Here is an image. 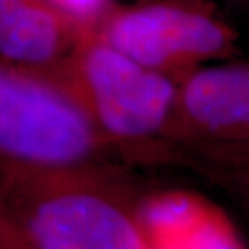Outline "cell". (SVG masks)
Returning a JSON list of instances; mask_svg holds the SVG:
<instances>
[{"label":"cell","mask_w":249,"mask_h":249,"mask_svg":"<svg viewBox=\"0 0 249 249\" xmlns=\"http://www.w3.org/2000/svg\"><path fill=\"white\" fill-rule=\"evenodd\" d=\"M5 213L33 249H154L133 186L106 162H10Z\"/></svg>","instance_id":"1"},{"label":"cell","mask_w":249,"mask_h":249,"mask_svg":"<svg viewBox=\"0 0 249 249\" xmlns=\"http://www.w3.org/2000/svg\"><path fill=\"white\" fill-rule=\"evenodd\" d=\"M31 71L67 92L115 154L144 160L170 156L167 134L177 101V78L133 62L94 29L60 62Z\"/></svg>","instance_id":"2"},{"label":"cell","mask_w":249,"mask_h":249,"mask_svg":"<svg viewBox=\"0 0 249 249\" xmlns=\"http://www.w3.org/2000/svg\"><path fill=\"white\" fill-rule=\"evenodd\" d=\"M115 154L83 108L47 78L0 63V157L29 167L106 162Z\"/></svg>","instance_id":"3"},{"label":"cell","mask_w":249,"mask_h":249,"mask_svg":"<svg viewBox=\"0 0 249 249\" xmlns=\"http://www.w3.org/2000/svg\"><path fill=\"white\" fill-rule=\"evenodd\" d=\"M94 31L133 62L180 79L235 52L238 34L202 0L110 3Z\"/></svg>","instance_id":"4"},{"label":"cell","mask_w":249,"mask_h":249,"mask_svg":"<svg viewBox=\"0 0 249 249\" xmlns=\"http://www.w3.org/2000/svg\"><path fill=\"white\" fill-rule=\"evenodd\" d=\"M186 146H249V62L206 65L178 79L167 134Z\"/></svg>","instance_id":"5"},{"label":"cell","mask_w":249,"mask_h":249,"mask_svg":"<svg viewBox=\"0 0 249 249\" xmlns=\"http://www.w3.org/2000/svg\"><path fill=\"white\" fill-rule=\"evenodd\" d=\"M88 31L46 0H0V63L28 70L51 67Z\"/></svg>","instance_id":"6"},{"label":"cell","mask_w":249,"mask_h":249,"mask_svg":"<svg viewBox=\"0 0 249 249\" xmlns=\"http://www.w3.org/2000/svg\"><path fill=\"white\" fill-rule=\"evenodd\" d=\"M177 154L191 157L199 167L249 197V146H186L178 147Z\"/></svg>","instance_id":"7"},{"label":"cell","mask_w":249,"mask_h":249,"mask_svg":"<svg viewBox=\"0 0 249 249\" xmlns=\"http://www.w3.org/2000/svg\"><path fill=\"white\" fill-rule=\"evenodd\" d=\"M46 2L89 29H94L99 18L112 3L110 0H46Z\"/></svg>","instance_id":"8"},{"label":"cell","mask_w":249,"mask_h":249,"mask_svg":"<svg viewBox=\"0 0 249 249\" xmlns=\"http://www.w3.org/2000/svg\"><path fill=\"white\" fill-rule=\"evenodd\" d=\"M0 249H33V246L17 230V227L7 218V213L0 222Z\"/></svg>","instance_id":"9"},{"label":"cell","mask_w":249,"mask_h":249,"mask_svg":"<svg viewBox=\"0 0 249 249\" xmlns=\"http://www.w3.org/2000/svg\"><path fill=\"white\" fill-rule=\"evenodd\" d=\"M7 177H8V160L0 157V185L7 180Z\"/></svg>","instance_id":"10"},{"label":"cell","mask_w":249,"mask_h":249,"mask_svg":"<svg viewBox=\"0 0 249 249\" xmlns=\"http://www.w3.org/2000/svg\"><path fill=\"white\" fill-rule=\"evenodd\" d=\"M228 2H248V0H228Z\"/></svg>","instance_id":"11"}]
</instances>
